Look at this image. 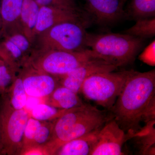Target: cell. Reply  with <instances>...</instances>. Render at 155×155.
I'll return each mask as SVG.
<instances>
[{
  "instance_id": "cell-3",
  "label": "cell",
  "mask_w": 155,
  "mask_h": 155,
  "mask_svg": "<svg viewBox=\"0 0 155 155\" xmlns=\"http://www.w3.org/2000/svg\"><path fill=\"white\" fill-rule=\"evenodd\" d=\"M143 43V39L124 33L87 32V47L117 68L132 64Z\"/></svg>"
},
{
  "instance_id": "cell-26",
  "label": "cell",
  "mask_w": 155,
  "mask_h": 155,
  "mask_svg": "<svg viewBox=\"0 0 155 155\" xmlns=\"http://www.w3.org/2000/svg\"><path fill=\"white\" fill-rule=\"evenodd\" d=\"M42 122V121H39L29 116L24 130L22 150L24 149L32 146L37 130L41 125Z\"/></svg>"
},
{
  "instance_id": "cell-8",
  "label": "cell",
  "mask_w": 155,
  "mask_h": 155,
  "mask_svg": "<svg viewBox=\"0 0 155 155\" xmlns=\"http://www.w3.org/2000/svg\"><path fill=\"white\" fill-rule=\"evenodd\" d=\"M127 141L126 134L112 118L100 129L90 155H124L122 147Z\"/></svg>"
},
{
  "instance_id": "cell-29",
  "label": "cell",
  "mask_w": 155,
  "mask_h": 155,
  "mask_svg": "<svg viewBox=\"0 0 155 155\" xmlns=\"http://www.w3.org/2000/svg\"><path fill=\"white\" fill-rule=\"evenodd\" d=\"M20 155H50L46 145L34 146L24 149L21 151Z\"/></svg>"
},
{
  "instance_id": "cell-12",
  "label": "cell",
  "mask_w": 155,
  "mask_h": 155,
  "mask_svg": "<svg viewBox=\"0 0 155 155\" xmlns=\"http://www.w3.org/2000/svg\"><path fill=\"white\" fill-rule=\"evenodd\" d=\"M68 21L91 22L84 11H76L50 6H40L35 29L34 38L36 35L54 25Z\"/></svg>"
},
{
  "instance_id": "cell-28",
  "label": "cell",
  "mask_w": 155,
  "mask_h": 155,
  "mask_svg": "<svg viewBox=\"0 0 155 155\" xmlns=\"http://www.w3.org/2000/svg\"><path fill=\"white\" fill-rule=\"evenodd\" d=\"M139 59L145 64L151 66L155 65V40L147 47L139 56Z\"/></svg>"
},
{
  "instance_id": "cell-31",
  "label": "cell",
  "mask_w": 155,
  "mask_h": 155,
  "mask_svg": "<svg viewBox=\"0 0 155 155\" xmlns=\"http://www.w3.org/2000/svg\"><path fill=\"white\" fill-rule=\"evenodd\" d=\"M127 0H123V1H124V2L125 3L126 2V1H127Z\"/></svg>"
},
{
  "instance_id": "cell-19",
  "label": "cell",
  "mask_w": 155,
  "mask_h": 155,
  "mask_svg": "<svg viewBox=\"0 0 155 155\" xmlns=\"http://www.w3.org/2000/svg\"><path fill=\"white\" fill-rule=\"evenodd\" d=\"M126 17L136 20L155 16V0H131L125 11Z\"/></svg>"
},
{
  "instance_id": "cell-1",
  "label": "cell",
  "mask_w": 155,
  "mask_h": 155,
  "mask_svg": "<svg viewBox=\"0 0 155 155\" xmlns=\"http://www.w3.org/2000/svg\"><path fill=\"white\" fill-rule=\"evenodd\" d=\"M155 70L134 71L128 78L110 111L125 131L128 140L145 125L155 121Z\"/></svg>"
},
{
  "instance_id": "cell-20",
  "label": "cell",
  "mask_w": 155,
  "mask_h": 155,
  "mask_svg": "<svg viewBox=\"0 0 155 155\" xmlns=\"http://www.w3.org/2000/svg\"><path fill=\"white\" fill-rule=\"evenodd\" d=\"M9 103L16 110L24 109L27 102V95L25 92L20 72L15 78L8 92Z\"/></svg>"
},
{
  "instance_id": "cell-7",
  "label": "cell",
  "mask_w": 155,
  "mask_h": 155,
  "mask_svg": "<svg viewBox=\"0 0 155 155\" xmlns=\"http://www.w3.org/2000/svg\"><path fill=\"white\" fill-rule=\"evenodd\" d=\"M29 116L24 109L12 107L8 97L0 103V155H20Z\"/></svg>"
},
{
  "instance_id": "cell-5",
  "label": "cell",
  "mask_w": 155,
  "mask_h": 155,
  "mask_svg": "<svg viewBox=\"0 0 155 155\" xmlns=\"http://www.w3.org/2000/svg\"><path fill=\"white\" fill-rule=\"evenodd\" d=\"M101 72L87 78L80 92L108 111L111 110L128 78L134 70Z\"/></svg>"
},
{
  "instance_id": "cell-25",
  "label": "cell",
  "mask_w": 155,
  "mask_h": 155,
  "mask_svg": "<svg viewBox=\"0 0 155 155\" xmlns=\"http://www.w3.org/2000/svg\"><path fill=\"white\" fill-rule=\"evenodd\" d=\"M53 128V121H42L41 125L37 130L32 146L44 145L50 142L52 137Z\"/></svg>"
},
{
  "instance_id": "cell-24",
  "label": "cell",
  "mask_w": 155,
  "mask_h": 155,
  "mask_svg": "<svg viewBox=\"0 0 155 155\" xmlns=\"http://www.w3.org/2000/svg\"><path fill=\"white\" fill-rule=\"evenodd\" d=\"M4 38L8 39L13 42L28 59L33 51V43L22 31H14Z\"/></svg>"
},
{
  "instance_id": "cell-4",
  "label": "cell",
  "mask_w": 155,
  "mask_h": 155,
  "mask_svg": "<svg viewBox=\"0 0 155 155\" xmlns=\"http://www.w3.org/2000/svg\"><path fill=\"white\" fill-rule=\"evenodd\" d=\"M89 23L68 21L54 25L35 37L33 51L76 52L86 49V28Z\"/></svg>"
},
{
  "instance_id": "cell-10",
  "label": "cell",
  "mask_w": 155,
  "mask_h": 155,
  "mask_svg": "<svg viewBox=\"0 0 155 155\" xmlns=\"http://www.w3.org/2000/svg\"><path fill=\"white\" fill-rule=\"evenodd\" d=\"M117 69L104 60L97 58L90 60L65 75L58 77L60 85L78 94L82 84L87 78L97 73L111 72Z\"/></svg>"
},
{
  "instance_id": "cell-21",
  "label": "cell",
  "mask_w": 155,
  "mask_h": 155,
  "mask_svg": "<svg viewBox=\"0 0 155 155\" xmlns=\"http://www.w3.org/2000/svg\"><path fill=\"white\" fill-rule=\"evenodd\" d=\"M123 33L144 39L155 35V17L136 20L135 24L124 31Z\"/></svg>"
},
{
  "instance_id": "cell-13",
  "label": "cell",
  "mask_w": 155,
  "mask_h": 155,
  "mask_svg": "<svg viewBox=\"0 0 155 155\" xmlns=\"http://www.w3.org/2000/svg\"><path fill=\"white\" fill-rule=\"evenodd\" d=\"M23 0H1L3 38L12 32L21 31L20 17Z\"/></svg>"
},
{
  "instance_id": "cell-2",
  "label": "cell",
  "mask_w": 155,
  "mask_h": 155,
  "mask_svg": "<svg viewBox=\"0 0 155 155\" xmlns=\"http://www.w3.org/2000/svg\"><path fill=\"white\" fill-rule=\"evenodd\" d=\"M112 118L110 111L85 103L67 110L53 121L52 137L46 144L51 155H54L58 149L67 142L100 130Z\"/></svg>"
},
{
  "instance_id": "cell-15",
  "label": "cell",
  "mask_w": 155,
  "mask_h": 155,
  "mask_svg": "<svg viewBox=\"0 0 155 155\" xmlns=\"http://www.w3.org/2000/svg\"><path fill=\"white\" fill-rule=\"evenodd\" d=\"M40 7L35 0H23L20 17V28L32 43Z\"/></svg>"
},
{
  "instance_id": "cell-11",
  "label": "cell",
  "mask_w": 155,
  "mask_h": 155,
  "mask_svg": "<svg viewBox=\"0 0 155 155\" xmlns=\"http://www.w3.org/2000/svg\"><path fill=\"white\" fill-rule=\"evenodd\" d=\"M27 96L35 98L48 97L59 84L58 77L25 66L20 71Z\"/></svg>"
},
{
  "instance_id": "cell-22",
  "label": "cell",
  "mask_w": 155,
  "mask_h": 155,
  "mask_svg": "<svg viewBox=\"0 0 155 155\" xmlns=\"http://www.w3.org/2000/svg\"><path fill=\"white\" fill-rule=\"evenodd\" d=\"M66 110L48 104H39L32 109L31 117L39 121L52 122L60 117Z\"/></svg>"
},
{
  "instance_id": "cell-18",
  "label": "cell",
  "mask_w": 155,
  "mask_h": 155,
  "mask_svg": "<svg viewBox=\"0 0 155 155\" xmlns=\"http://www.w3.org/2000/svg\"><path fill=\"white\" fill-rule=\"evenodd\" d=\"M154 125L155 121L149 122L130 139H134L139 153L142 155H155Z\"/></svg>"
},
{
  "instance_id": "cell-30",
  "label": "cell",
  "mask_w": 155,
  "mask_h": 155,
  "mask_svg": "<svg viewBox=\"0 0 155 155\" xmlns=\"http://www.w3.org/2000/svg\"><path fill=\"white\" fill-rule=\"evenodd\" d=\"M3 38V28L2 19L1 14V0H0V40Z\"/></svg>"
},
{
  "instance_id": "cell-17",
  "label": "cell",
  "mask_w": 155,
  "mask_h": 155,
  "mask_svg": "<svg viewBox=\"0 0 155 155\" xmlns=\"http://www.w3.org/2000/svg\"><path fill=\"white\" fill-rule=\"evenodd\" d=\"M0 41V58L11 67L20 71L28 59L13 42L4 38Z\"/></svg>"
},
{
  "instance_id": "cell-27",
  "label": "cell",
  "mask_w": 155,
  "mask_h": 155,
  "mask_svg": "<svg viewBox=\"0 0 155 155\" xmlns=\"http://www.w3.org/2000/svg\"><path fill=\"white\" fill-rule=\"evenodd\" d=\"M40 6H50L61 8L83 11L78 5L76 0H35Z\"/></svg>"
},
{
  "instance_id": "cell-16",
  "label": "cell",
  "mask_w": 155,
  "mask_h": 155,
  "mask_svg": "<svg viewBox=\"0 0 155 155\" xmlns=\"http://www.w3.org/2000/svg\"><path fill=\"white\" fill-rule=\"evenodd\" d=\"M78 94L65 87L59 85L48 97L46 104L62 110L77 107L84 104Z\"/></svg>"
},
{
  "instance_id": "cell-9",
  "label": "cell",
  "mask_w": 155,
  "mask_h": 155,
  "mask_svg": "<svg viewBox=\"0 0 155 155\" xmlns=\"http://www.w3.org/2000/svg\"><path fill=\"white\" fill-rule=\"evenodd\" d=\"M123 0H85L84 12L91 22L113 24L126 17Z\"/></svg>"
},
{
  "instance_id": "cell-6",
  "label": "cell",
  "mask_w": 155,
  "mask_h": 155,
  "mask_svg": "<svg viewBox=\"0 0 155 155\" xmlns=\"http://www.w3.org/2000/svg\"><path fill=\"white\" fill-rule=\"evenodd\" d=\"M99 58L91 49L70 52L50 50L33 51L25 66L54 76H62L94 58Z\"/></svg>"
},
{
  "instance_id": "cell-14",
  "label": "cell",
  "mask_w": 155,
  "mask_h": 155,
  "mask_svg": "<svg viewBox=\"0 0 155 155\" xmlns=\"http://www.w3.org/2000/svg\"><path fill=\"white\" fill-rule=\"evenodd\" d=\"M100 130L64 143L56 151L54 155H90L97 140Z\"/></svg>"
},
{
  "instance_id": "cell-23",
  "label": "cell",
  "mask_w": 155,
  "mask_h": 155,
  "mask_svg": "<svg viewBox=\"0 0 155 155\" xmlns=\"http://www.w3.org/2000/svg\"><path fill=\"white\" fill-rule=\"evenodd\" d=\"M19 72L0 58V94L8 92Z\"/></svg>"
}]
</instances>
